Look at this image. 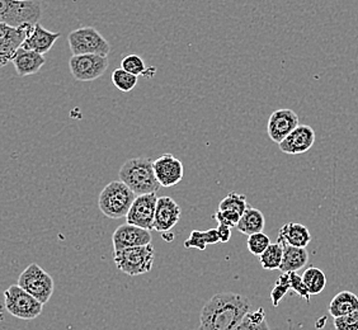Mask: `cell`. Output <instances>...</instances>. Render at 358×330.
Returning a JSON list of instances; mask_svg holds the SVG:
<instances>
[{
	"instance_id": "6da1fadb",
	"label": "cell",
	"mask_w": 358,
	"mask_h": 330,
	"mask_svg": "<svg viewBox=\"0 0 358 330\" xmlns=\"http://www.w3.org/2000/svg\"><path fill=\"white\" fill-rule=\"evenodd\" d=\"M249 311L248 297L235 292H219L201 310L199 330H234Z\"/></svg>"
},
{
	"instance_id": "7a4b0ae2",
	"label": "cell",
	"mask_w": 358,
	"mask_h": 330,
	"mask_svg": "<svg viewBox=\"0 0 358 330\" xmlns=\"http://www.w3.org/2000/svg\"><path fill=\"white\" fill-rule=\"evenodd\" d=\"M118 178L136 196L157 193L162 188L152 162L148 158H132L124 162L120 168Z\"/></svg>"
},
{
	"instance_id": "3957f363",
	"label": "cell",
	"mask_w": 358,
	"mask_h": 330,
	"mask_svg": "<svg viewBox=\"0 0 358 330\" xmlns=\"http://www.w3.org/2000/svg\"><path fill=\"white\" fill-rule=\"evenodd\" d=\"M136 194L121 180H113L104 187L98 199L101 213L108 219H126L130 213Z\"/></svg>"
},
{
	"instance_id": "277c9868",
	"label": "cell",
	"mask_w": 358,
	"mask_h": 330,
	"mask_svg": "<svg viewBox=\"0 0 358 330\" xmlns=\"http://www.w3.org/2000/svg\"><path fill=\"white\" fill-rule=\"evenodd\" d=\"M41 17V3L36 0H0V23L17 28L37 24Z\"/></svg>"
},
{
	"instance_id": "5b68a950",
	"label": "cell",
	"mask_w": 358,
	"mask_h": 330,
	"mask_svg": "<svg viewBox=\"0 0 358 330\" xmlns=\"http://www.w3.org/2000/svg\"><path fill=\"white\" fill-rule=\"evenodd\" d=\"M113 258L116 267L124 275H145L152 271L155 250L152 244L143 247L126 248L122 250L113 252Z\"/></svg>"
},
{
	"instance_id": "8992f818",
	"label": "cell",
	"mask_w": 358,
	"mask_h": 330,
	"mask_svg": "<svg viewBox=\"0 0 358 330\" xmlns=\"http://www.w3.org/2000/svg\"><path fill=\"white\" fill-rule=\"evenodd\" d=\"M70 51L73 55L108 56L110 42L101 35L96 28L85 26L70 32L68 36Z\"/></svg>"
},
{
	"instance_id": "52a82bcc",
	"label": "cell",
	"mask_w": 358,
	"mask_h": 330,
	"mask_svg": "<svg viewBox=\"0 0 358 330\" xmlns=\"http://www.w3.org/2000/svg\"><path fill=\"white\" fill-rule=\"evenodd\" d=\"M4 303L8 313L21 320H34L41 315L43 310V303L22 289L20 285H13L6 289Z\"/></svg>"
},
{
	"instance_id": "ba28073f",
	"label": "cell",
	"mask_w": 358,
	"mask_h": 330,
	"mask_svg": "<svg viewBox=\"0 0 358 330\" xmlns=\"http://www.w3.org/2000/svg\"><path fill=\"white\" fill-rule=\"evenodd\" d=\"M18 285L43 305L48 303L55 289L52 277L36 263L29 264L27 268L22 272L18 278Z\"/></svg>"
},
{
	"instance_id": "9c48e42d",
	"label": "cell",
	"mask_w": 358,
	"mask_h": 330,
	"mask_svg": "<svg viewBox=\"0 0 358 330\" xmlns=\"http://www.w3.org/2000/svg\"><path fill=\"white\" fill-rule=\"evenodd\" d=\"M108 57L101 55L71 56L70 73L78 82H93L103 76L108 69Z\"/></svg>"
},
{
	"instance_id": "30bf717a",
	"label": "cell",
	"mask_w": 358,
	"mask_h": 330,
	"mask_svg": "<svg viewBox=\"0 0 358 330\" xmlns=\"http://www.w3.org/2000/svg\"><path fill=\"white\" fill-rule=\"evenodd\" d=\"M34 24H24L21 27H10L0 23V65L6 66L13 60L20 48H23L28 35V29Z\"/></svg>"
},
{
	"instance_id": "8fae6325",
	"label": "cell",
	"mask_w": 358,
	"mask_h": 330,
	"mask_svg": "<svg viewBox=\"0 0 358 330\" xmlns=\"http://www.w3.org/2000/svg\"><path fill=\"white\" fill-rule=\"evenodd\" d=\"M158 199L157 193L138 196L136 200L134 201L130 213L126 217L127 224L141 227V229L149 230V231L152 230Z\"/></svg>"
},
{
	"instance_id": "7c38bea8",
	"label": "cell",
	"mask_w": 358,
	"mask_h": 330,
	"mask_svg": "<svg viewBox=\"0 0 358 330\" xmlns=\"http://www.w3.org/2000/svg\"><path fill=\"white\" fill-rule=\"evenodd\" d=\"M297 126H299V116L296 112L289 108H281V110H275L269 116L267 134L273 143L281 144L283 140L296 129Z\"/></svg>"
},
{
	"instance_id": "4fadbf2b",
	"label": "cell",
	"mask_w": 358,
	"mask_h": 330,
	"mask_svg": "<svg viewBox=\"0 0 358 330\" xmlns=\"http://www.w3.org/2000/svg\"><path fill=\"white\" fill-rule=\"evenodd\" d=\"M152 166L160 186L164 188L178 185L185 175V168L182 162L173 154L160 155L157 160L152 162Z\"/></svg>"
},
{
	"instance_id": "5bb4252c",
	"label": "cell",
	"mask_w": 358,
	"mask_h": 330,
	"mask_svg": "<svg viewBox=\"0 0 358 330\" xmlns=\"http://www.w3.org/2000/svg\"><path fill=\"white\" fill-rule=\"evenodd\" d=\"M152 233L149 230L130 224L120 225L112 235L113 252H118L126 248L149 245L152 244Z\"/></svg>"
},
{
	"instance_id": "9a60e30c",
	"label": "cell",
	"mask_w": 358,
	"mask_h": 330,
	"mask_svg": "<svg viewBox=\"0 0 358 330\" xmlns=\"http://www.w3.org/2000/svg\"><path fill=\"white\" fill-rule=\"evenodd\" d=\"M315 131L313 127L308 124H299L278 146L285 154L299 155L310 150L315 143Z\"/></svg>"
},
{
	"instance_id": "2e32d148",
	"label": "cell",
	"mask_w": 358,
	"mask_h": 330,
	"mask_svg": "<svg viewBox=\"0 0 358 330\" xmlns=\"http://www.w3.org/2000/svg\"><path fill=\"white\" fill-rule=\"evenodd\" d=\"M182 210L178 203L171 197H159L154 220V230L159 233L172 231L173 227L178 224Z\"/></svg>"
},
{
	"instance_id": "e0dca14e",
	"label": "cell",
	"mask_w": 358,
	"mask_h": 330,
	"mask_svg": "<svg viewBox=\"0 0 358 330\" xmlns=\"http://www.w3.org/2000/svg\"><path fill=\"white\" fill-rule=\"evenodd\" d=\"M60 36V32H51L37 23L28 29L27 38L23 43V48L45 55L55 45Z\"/></svg>"
},
{
	"instance_id": "ac0fdd59",
	"label": "cell",
	"mask_w": 358,
	"mask_h": 330,
	"mask_svg": "<svg viewBox=\"0 0 358 330\" xmlns=\"http://www.w3.org/2000/svg\"><path fill=\"white\" fill-rule=\"evenodd\" d=\"M12 62L18 76L24 78V76L37 74L42 66L46 64V59L41 54L22 48L18 50Z\"/></svg>"
},
{
	"instance_id": "d6986e66",
	"label": "cell",
	"mask_w": 358,
	"mask_h": 330,
	"mask_svg": "<svg viewBox=\"0 0 358 330\" xmlns=\"http://www.w3.org/2000/svg\"><path fill=\"white\" fill-rule=\"evenodd\" d=\"M311 241L309 229L299 222L285 224L278 233V243L291 247L306 248Z\"/></svg>"
},
{
	"instance_id": "ffe728a7",
	"label": "cell",
	"mask_w": 358,
	"mask_h": 330,
	"mask_svg": "<svg viewBox=\"0 0 358 330\" xmlns=\"http://www.w3.org/2000/svg\"><path fill=\"white\" fill-rule=\"evenodd\" d=\"M282 245L283 261L280 268V271H282V273L299 272L308 264L309 253L306 248L291 247L287 244H282Z\"/></svg>"
},
{
	"instance_id": "44dd1931",
	"label": "cell",
	"mask_w": 358,
	"mask_h": 330,
	"mask_svg": "<svg viewBox=\"0 0 358 330\" xmlns=\"http://www.w3.org/2000/svg\"><path fill=\"white\" fill-rule=\"evenodd\" d=\"M328 310L334 319L350 315L358 310V296L350 291H342L331 299Z\"/></svg>"
},
{
	"instance_id": "7402d4cb",
	"label": "cell",
	"mask_w": 358,
	"mask_h": 330,
	"mask_svg": "<svg viewBox=\"0 0 358 330\" xmlns=\"http://www.w3.org/2000/svg\"><path fill=\"white\" fill-rule=\"evenodd\" d=\"M266 227V219H264V215H263L258 208L248 205L245 213L241 215V221L238 224V231L241 234L255 235L258 233H263Z\"/></svg>"
},
{
	"instance_id": "603a6c76",
	"label": "cell",
	"mask_w": 358,
	"mask_h": 330,
	"mask_svg": "<svg viewBox=\"0 0 358 330\" xmlns=\"http://www.w3.org/2000/svg\"><path fill=\"white\" fill-rule=\"evenodd\" d=\"M220 243V236L217 229H210L206 231H200V230H193L189 238L185 241V248L186 249H199V250H205L207 245H214Z\"/></svg>"
},
{
	"instance_id": "cb8c5ba5",
	"label": "cell",
	"mask_w": 358,
	"mask_h": 330,
	"mask_svg": "<svg viewBox=\"0 0 358 330\" xmlns=\"http://www.w3.org/2000/svg\"><path fill=\"white\" fill-rule=\"evenodd\" d=\"M121 68L126 70V71H129V73H131L134 76H144L148 79L152 78L157 73L155 68H152V66L148 68L145 65V62L141 56L134 55V54L124 56L122 62H121Z\"/></svg>"
},
{
	"instance_id": "d4e9b609",
	"label": "cell",
	"mask_w": 358,
	"mask_h": 330,
	"mask_svg": "<svg viewBox=\"0 0 358 330\" xmlns=\"http://www.w3.org/2000/svg\"><path fill=\"white\" fill-rule=\"evenodd\" d=\"M303 280L310 295H319L327 286V275L322 269L310 267L303 272Z\"/></svg>"
},
{
	"instance_id": "484cf974",
	"label": "cell",
	"mask_w": 358,
	"mask_h": 330,
	"mask_svg": "<svg viewBox=\"0 0 358 330\" xmlns=\"http://www.w3.org/2000/svg\"><path fill=\"white\" fill-rule=\"evenodd\" d=\"M261 266L267 271H275L281 268L283 261V245L281 243L271 244L267 250L259 257Z\"/></svg>"
},
{
	"instance_id": "4316f807",
	"label": "cell",
	"mask_w": 358,
	"mask_h": 330,
	"mask_svg": "<svg viewBox=\"0 0 358 330\" xmlns=\"http://www.w3.org/2000/svg\"><path fill=\"white\" fill-rule=\"evenodd\" d=\"M234 330H271L266 320V313L262 308L249 311Z\"/></svg>"
},
{
	"instance_id": "83f0119b",
	"label": "cell",
	"mask_w": 358,
	"mask_h": 330,
	"mask_svg": "<svg viewBox=\"0 0 358 330\" xmlns=\"http://www.w3.org/2000/svg\"><path fill=\"white\" fill-rule=\"evenodd\" d=\"M138 76H134L131 73L126 71V70L120 68L112 73V82L118 90L129 93L131 90L135 89V87L138 85Z\"/></svg>"
},
{
	"instance_id": "f1b7e54d",
	"label": "cell",
	"mask_w": 358,
	"mask_h": 330,
	"mask_svg": "<svg viewBox=\"0 0 358 330\" xmlns=\"http://www.w3.org/2000/svg\"><path fill=\"white\" fill-rule=\"evenodd\" d=\"M248 207L247 197L241 193L231 192L227 194L224 200L221 201L219 205L220 211H235V213L243 215Z\"/></svg>"
},
{
	"instance_id": "f546056e",
	"label": "cell",
	"mask_w": 358,
	"mask_h": 330,
	"mask_svg": "<svg viewBox=\"0 0 358 330\" xmlns=\"http://www.w3.org/2000/svg\"><path fill=\"white\" fill-rule=\"evenodd\" d=\"M291 289V282H289V273H282L278 277L275 287L271 291V300L272 305L277 308L280 303L282 301L283 297Z\"/></svg>"
},
{
	"instance_id": "4dcf8cb0",
	"label": "cell",
	"mask_w": 358,
	"mask_h": 330,
	"mask_svg": "<svg viewBox=\"0 0 358 330\" xmlns=\"http://www.w3.org/2000/svg\"><path fill=\"white\" fill-rule=\"evenodd\" d=\"M249 252L253 255H261L267 250V248L271 245V239L268 235L264 233H258V234L250 235L248 236V241H247Z\"/></svg>"
},
{
	"instance_id": "1f68e13d",
	"label": "cell",
	"mask_w": 358,
	"mask_h": 330,
	"mask_svg": "<svg viewBox=\"0 0 358 330\" xmlns=\"http://www.w3.org/2000/svg\"><path fill=\"white\" fill-rule=\"evenodd\" d=\"M289 282H291V289L295 291L297 295L303 297L308 303L310 301V292L308 291L306 285L303 282V275H297V272L289 273Z\"/></svg>"
},
{
	"instance_id": "d6a6232c",
	"label": "cell",
	"mask_w": 358,
	"mask_h": 330,
	"mask_svg": "<svg viewBox=\"0 0 358 330\" xmlns=\"http://www.w3.org/2000/svg\"><path fill=\"white\" fill-rule=\"evenodd\" d=\"M336 330H358V310L345 317L334 319Z\"/></svg>"
},
{
	"instance_id": "836d02e7",
	"label": "cell",
	"mask_w": 358,
	"mask_h": 330,
	"mask_svg": "<svg viewBox=\"0 0 358 330\" xmlns=\"http://www.w3.org/2000/svg\"><path fill=\"white\" fill-rule=\"evenodd\" d=\"M241 215L235 211H220L217 210V213H215L214 219L217 221L220 225H227V227H238L239 221H241Z\"/></svg>"
},
{
	"instance_id": "e575fe53",
	"label": "cell",
	"mask_w": 358,
	"mask_h": 330,
	"mask_svg": "<svg viewBox=\"0 0 358 330\" xmlns=\"http://www.w3.org/2000/svg\"><path fill=\"white\" fill-rule=\"evenodd\" d=\"M217 231H219L221 243H227V241H230V238H231V227L219 224Z\"/></svg>"
},
{
	"instance_id": "d590c367",
	"label": "cell",
	"mask_w": 358,
	"mask_h": 330,
	"mask_svg": "<svg viewBox=\"0 0 358 330\" xmlns=\"http://www.w3.org/2000/svg\"><path fill=\"white\" fill-rule=\"evenodd\" d=\"M162 236H163V239H164L166 241H168V243H171V241H174V234H173L172 231H166V233H163Z\"/></svg>"
}]
</instances>
